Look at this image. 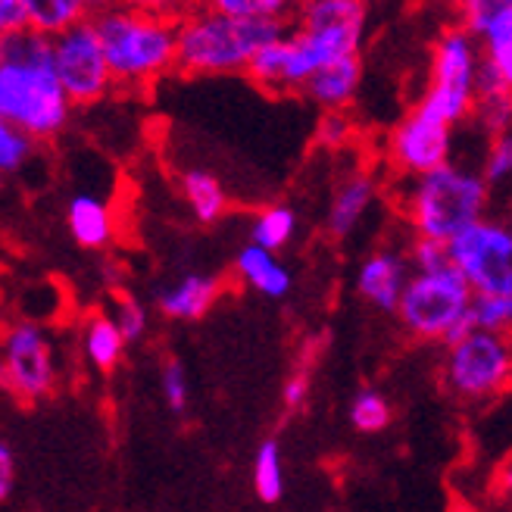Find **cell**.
<instances>
[{"label": "cell", "instance_id": "21", "mask_svg": "<svg viewBox=\"0 0 512 512\" xmlns=\"http://www.w3.org/2000/svg\"><path fill=\"white\" fill-rule=\"evenodd\" d=\"M82 347L85 356L100 369V372H113L122 363V353H125V338L119 335L116 322L110 319V313H94L85 322L82 331Z\"/></svg>", "mask_w": 512, "mask_h": 512}, {"label": "cell", "instance_id": "15", "mask_svg": "<svg viewBox=\"0 0 512 512\" xmlns=\"http://www.w3.org/2000/svg\"><path fill=\"white\" fill-rule=\"evenodd\" d=\"M363 85V60L360 57H341L319 66L310 79H306L303 91L313 104L325 110H350V104L360 94Z\"/></svg>", "mask_w": 512, "mask_h": 512}, {"label": "cell", "instance_id": "37", "mask_svg": "<svg viewBox=\"0 0 512 512\" xmlns=\"http://www.w3.org/2000/svg\"><path fill=\"white\" fill-rule=\"evenodd\" d=\"M13 484H16V456L10 444L0 441V503L13 494Z\"/></svg>", "mask_w": 512, "mask_h": 512}, {"label": "cell", "instance_id": "26", "mask_svg": "<svg viewBox=\"0 0 512 512\" xmlns=\"http://www.w3.org/2000/svg\"><path fill=\"white\" fill-rule=\"evenodd\" d=\"M35 141L19 132V128L7 119H0V175H13L25 169L35 157Z\"/></svg>", "mask_w": 512, "mask_h": 512}, {"label": "cell", "instance_id": "34", "mask_svg": "<svg viewBox=\"0 0 512 512\" xmlns=\"http://www.w3.org/2000/svg\"><path fill=\"white\" fill-rule=\"evenodd\" d=\"M481 128L488 135H500V132H509V119H512V100H484V104H475V113H472Z\"/></svg>", "mask_w": 512, "mask_h": 512}, {"label": "cell", "instance_id": "35", "mask_svg": "<svg viewBox=\"0 0 512 512\" xmlns=\"http://www.w3.org/2000/svg\"><path fill=\"white\" fill-rule=\"evenodd\" d=\"M119 4L141 10V13H150V16L169 19V22H178L197 4V0H119Z\"/></svg>", "mask_w": 512, "mask_h": 512}, {"label": "cell", "instance_id": "23", "mask_svg": "<svg viewBox=\"0 0 512 512\" xmlns=\"http://www.w3.org/2000/svg\"><path fill=\"white\" fill-rule=\"evenodd\" d=\"M253 488L263 503H278L285 494V472H281V450L275 441H263L253 456Z\"/></svg>", "mask_w": 512, "mask_h": 512}, {"label": "cell", "instance_id": "20", "mask_svg": "<svg viewBox=\"0 0 512 512\" xmlns=\"http://www.w3.org/2000/svg\"><path fill=\"white\" fill-rule=\"evenodd\" d=\"M94 0H25V13H29V29L54 38L72 25L88 22L94 13Z\"/></svg>", "mask_w": 512, "mask_h": 512}, {"label": "cell", "instance_id": "13", "mask_svg": "<svg viewBox=\"0 0 512 512\" xmlns=\"http://www.w3.org/2000/svg\"><path fill=\"white\" fill-rule=\"evenodd\" d=\"M66 228L79 247L107 250L116 238L113 203L94 191H75L66 203Z\"/></svg>", "mask_w": 512, "mask_h": 512}, {"label": "cell", "instance_id": "2", "mask_svg": "<svg viewBox=\"0 0 512 512\" xmlns=\"http://www.w3.org/2000/svg\"><path fill=\"white\" fill-rule=\"evenodd\" d=\"M88 22L116 88L144 91L175 72V22L132 10L119 0L97 4Z\"/></svg>", "mask_w": 512, "mask_h": 512}, {"label": "cell", "instance_id": "33", "mask_svg": "<svg viewBox=\"0 0 512 512\" xmlns=\"http://www.w3.org/2000/svg\"><path fill=\"white\" fill-rule=\"evenodd\" d=\"M163 394L172 413H185L188 409V375L178 360H166L163 366Z\"/></svg>", "mask_w": 512, "mask_h": 512}, {"label": "cell", "instance_id": "12", "mask_svg": "<svg viewBox=\"0 0 512 512\" xmlns=\"http://www.w3.org/2000/svg\"><path fill=\"white\" fill-rule=\"evenodd\" d=\"M54 353L35 322H19L7 331L0 356V384L22 400H38L54 388Z\"/></svg>", "mask_w": 512, "mask_h": 512}, {"label": "cell", "instance_id": "18", "mask_svg": "<svg viewBox=\"0 0 512 512\" xmlns=\"http://www.w3.org/2000/svg\"><path fill=\"white\" fill-rule=\"evenodd\" d=\"M235 272L244 281L247 288L260 291L266 297H285L294 285L291 269L278 260V253L256 247V244H244L235 256Z\"/></svg>", "mask_w": 512, "mask_h": 512}, {"label": "cell", "instance_id": "39", "mask_svg": "<svg viewBox=\"0 0 512 512\" xmlns=\"http://www.w3.org/2000/svg\"><path fill=\"white\" fill-rule=\"evenodd\" d=\"M94 4H110V0H94Z\"/></svg>", "mask_w": 512, "mask_h": 512}, {"label": "cell", "instance_id": "22", "mask_svg": "<svg viewBox=\"0 0 512 512\" xmlns=\"http://www.w3.org/2000/svg\"><path fill=\"white\" fill-rule=\"evenodd\" d=\"M297 235V213L285 203H269L260 213L253 216L250 225V244L256 247H266L272 253L285 250Z\"/></svg>", "mask_w": 512, "mask_h": 512}, {"label": "cell", "instance_id": "5", "mask_svg": "<svg viewBox=\"0 0 512 512\" xmlns=\"http://www.w3.org/2000/svg\"><path fill=\"white\" fill-rule=\"evenodd\" d=\"M472 288L453 266L434 272H409L397 300V316L409 335L422 341H444L447 347L475 328L469 319Z\"/></svg>", "mask_w": 512, "mask_h": 512}, {"label": "cell", "instance_id": "28", "mask_svg": "<svg viewBox=\"0 0 512 512\" xmlns=\"http://www.w3.org/2000/svg\"><path fill=\"white\" fill-rule=\"evenodd\" d=\"M350 422L360 431H381L391 422V406L378 391H360L350 403Z\"/></svg>", "mask_w": 512, "mask_h": 512}, {"label": "cell", "instance_id": "24", "mask_svg": "<svg viewBox=\"0 0 512 512\" xmlns=\"http://www.w3.org/2000/svg\"><path fill=\"white\" fill-rule=\"evenodd\" d=\"M216 13L235 16V19H278L291 22L297 0H197Z\"/></svg>", "mask_w": 512, "mask_h": 512}, {"label": "cell", "instance_id": "32", "mask_svg": "<svg viewBox=\"0 0 512 512\" xmlns=\"http://www.w3.org/2000/svg\"><path fill=\"white\" fill-rule=\"evenodd\" d=\"M409 269L413 272H434V269H444L450 266L447 260V244L444 241H431V238H416L413 247L406 253Z\"/></svg>", "mask_w": 512, "mask_h": 512}, {"label": "cell", "instance_id": "40", "mask_svg": "<svg viewBox=\"0 0 512 512\" xmlns=\"http://www.w3.org/2000/svg\"><path fill=\"white\" fill-rule=\"evenodd\" d=\"M0 185H4V175H0Z\"/></svg>", "mask_w": 512, "mask_h": 512}, {"label": "cell", "instance_id": "36", "mask_svg": "<svg viewBox=\"0 0 512 512\" xmlns=\"http://www.w3.org/2000/svg\"><path fill=\"white\" fill-rule=\"evenodd\" d=\"M29 29V13H25V0H0V38L13 32Z\"/></svg>", "mask_w": 512, "mask_h": 512}, {"label": "cell", "instance_id": "1", "mask_svg": "<svg viewBox=\"0 0 512 512\" xmlns=\"http://www.w3.org/2000/svg\"><path fill=\"white\" fill-rule=\"evenodd\" d=\"M0 119L35 144L60 138L72 119V104L54 75L50 38L35 29L0 38Z\"/></svg>", "mask_w": 512, "mask_h": 512}, {"label": "cell", "instance_id": "16", "mask_svg": "<svg viewBox=\"0 0 512 512\" xmlns=\"http://www.w3.org/2000/svg\"><path fill=\"white\" fill-rule=\"evenodd\" d=\"M378 197V182L366 172H353L338 185L335 197H331V207L325 216L328 232L335 238H347L356 232V225L366 219L372 210V203Z\"/></svg>", "mask_w": 512, "mask_h": 512}, {"label": "cell", "instance_id": "17", "mask_svg": "<svg viewBox=\"0 0 512 512\" xmlns=\"http://www.w3.org/2000/svg\"><path fill=\"white\" fill-rule=\"evenodd\" d=\"M219 291H222L219 278L203 275V272H191L185 278H178L175 285L160 291L157 310L163 316H169V319H188V322H194V319H203L213 310Z\"/></svg>", "mask_w": 512, "mask_h": 512}, {"label": "cell", "instance_id": "7", "mask_svg": "<svg viewBox=\"0 0 512 512\" xmlns=\"http://www.w3.org/2000/svg\"><path fill=\"white\" fill-rule=\"evenodd\" d=\"M366 32L369 0H297L291 16V35L310 72L331 60L360 57Z\"/></svg>", "mask_w": 512, "mask_h": 512}, {"label": "cell", "instance_id": "6", "mask_svg": "<svg viewBox=\"0 0 512 512\" xmlns=\"http://www.w3.org/2000/svg\"><path fill=\"white\" fill-rule=\"evenodd\" d=\"M481 63V50L472 32L463 25H450L431 47L428 82L419 97L425 113L447 125H463L475 113V75Z\"/></svg>", "mask_w": 512, "mask_h": 512}, {"label": "cell", "instance_id": "9", "mask_svg": "<svg viewBox=\"0 0 512 512\" xmlns=\"http://www.w3.org/2000/svg\"><path fill=\"white\" fill-rule=\"evenodd\" d=\"M50 60L72 110L104 104L116 88L91 22H79L50 38Z\"/></svg>", "mask_w": 512, "mask_h": 512}, {"label": "cell", "instance_id": "10", "mask_svg": "<svg viewBox=\"0 0 512 512\" xmlns=\"http://www.w3.org/2000/svg\"><path fill=\"white\" fill-rule=\"evenodd\" d=\"M512 372V350L509 338L497 331L472 328L466 338L447 347L444 381L447 388L459 397L481 400L494 397L509 384Z\"/></svg>", "mask_w": 512, "mask_h": 512}, {"label": "cell", "instance_id": "4", "mask_svg": "<svg viewBox=\"0 0 512 512\" xmlns=\"http://www.w3.org/2000/svg\"><path fill=\"white\" fill-rule=\"evenodd\" d=\"M488 207L491 185L478 166L450 160L431 172L403 178L400 210L416 238L447 244L466 225L488 216Z\"/></svg>", "mask_w": 512, "mask_h": 512}, {"label": "cell", "instance_id": "8", "mask_svg": "<svg viewBox=\"0 0 512 512\" xmlns=\"http://www.w3.org/2000/svg\"><path fill=\"white\" fill-rule=\"evenodd\" d=\"M450 266L466 278L472 294H512V232L484 216L447 241Z\"/></svg>", "mask_w": 512, "mask_h": 512}, {"label": "cell", "instance_id": "31", "mask_svg": "<svg viewBox=\"0 0 512 512\" xmlns=\"http://www.w3.org/2000/svg\"><path fill=\"white\" fill-rule=\"evenodd\" d=\"M356 135V125L350 122L347 110H325L322 119H319V144L328 147V150H341L350 144V138Z\"/></svg>", "mask_w": 512, "mask_h": 512}, {"label": "cell", "instance_id": "38", "mask_svg": "<svg viewBox=\"0 0 512 512\" xmlns=\"http://www.w3.org/2000/svg\"><path fill=\"white\" fill-rule=\"evenodd\" d=\"M306 391H310V378H306L303 372H297V375L288 378L285 391H281V400H285L288 409H300L303 400H306Z\"/></svg>", "mask_w": 512, "mask_h": 512}, {"label": "cell", "instance_id": "19", "mask_svg": "<svg viewBox=\"0 0 512 512\" xmlns=\"http://www.w3.org/2000/svg\"><path fill=\"white\" fill-rule=\"evenodd\" d=\"M178 188H182L188 210L194 213V219L200 225H213L228 213V194L210 169H200V166L182 169V175H178Z\"/></svg>", "mask_w": 512, "mask_h": 512}, {"label": "cell", "instance_id": "14", "mask_svg": "<svg viewBox=\"0 0 512 512\" xmlns=\"http://www.w3.org/2000/svg\"><path fill=\"white\" fill-rule=\"evenodd\" d=\"M409 272H413V269H409L406 253L375 250L372 256H366V263L360 266V275H356V291H360L372 306H378V310L394 313Z\"/></svg>", "mask_w": 512, "mask_h": 512}, {"label": "cell", "instance_id": "25", "mask_svg": "<svg viewBox=\"0 0 512 512\" xmlns=\"http://www.w3.org/2000/svg\"><path fill=\"white\" fill-rule=\"evenodd\" d=\"M469 319L481 331L506 335V328L512 322V294H472Z\"/></svg>", "mask_w": 512, "mask_h": 512}, {"label": "cell", "instance_id": "27", "mask_svg": "<svg viewBox=\"0 0 512 512\" xmlns=\"http://www.w3.org/2000/svg\"><path fill=\"white\" fill-rule=\"evenodd\" d=\"M453 4L459 13V25H463L466 32H472L475 38L488 29L497 16L512 13V0H453Z\"/></svg>", "mask_w": 512, "mask_h": 512}, {"label": "cell", "instance_id": "30", "mask_svg": "<svg viewBox=\"0 0 512 512\" xmlns=\"http://www.w3.org/2000/svg\"><path fill=\"white\" fill-rule=\"evenodd\" d=\"M478 169H481L484 182H488L491 188L506 182V178L512 175V138H509V132L491 135V147H488V153H484V160H481Z\"/></svg>", "mask_w": 512, "mask_h": 512}, {"label": "cell", "instance_id": "3", "mask_svg": "<svg viewBox=\"0 0 512 512\" xmlns=\"http://www.w3.org/2000/svg\"><path fill=\"white\" fill-rule=\"evenodd\" d=\"M291 22L278 19H235L194 4L175 22V72L188 79L244 72L263 44L281 38Z\"/></svg>", "mask_w": 512, "mask_h": 512}, {"label": "cell", "instance_id": "29", "mask_svg": "<svg viewBox=\"0 0 512 512\" xmlns=\"http://www.w3.org/2000/svg\"><path fill=\"white\" fill-rule=\"evenodd\" d=\"M110 319L116 322V328H119V335L125 338V344L141 341L147 335V325H150V316L144 310V303L135 300L132 294H119L116 297V306H113Z\"/></svg>", "mask_w": 512, "mask_h": 512}, {"label": "cell", "instance_id": "11", "mask_svg": "<svg viewBox=\"0 0 512 512\" xmlns=\"http://www.w3.org/2000/svg\"><path fill=\"white\" fill-rule=\"evenodd\" d=\"M453 132L456 128L434 119L422 107L409 110L388 135V166L397 178H413L431 172L453 160Z\"/></svg>", "mask_w": 512, "mask_h": 512}]
</instances>
